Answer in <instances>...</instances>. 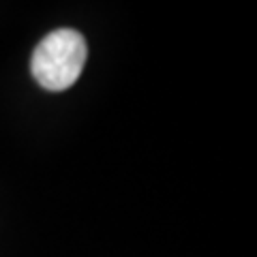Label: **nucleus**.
Returning <instances> with one entry per match:
<instances>
[{"instance_id":"obj_1","label":"nucleus","mask_w":257,"mask_h":257,"mask_svg":"<svg viewBox=\"0 0 257 257\" xmlns=\"http://www.w3.org/2000/svg\"><path fill=\"white\" fill-rule=\"evenodd\" d=\"M88 47L82 32L58 28L39 41L30 60V71L37 84L50 92L71 88L82 75Z\"/></svg>"}]
</instances>
